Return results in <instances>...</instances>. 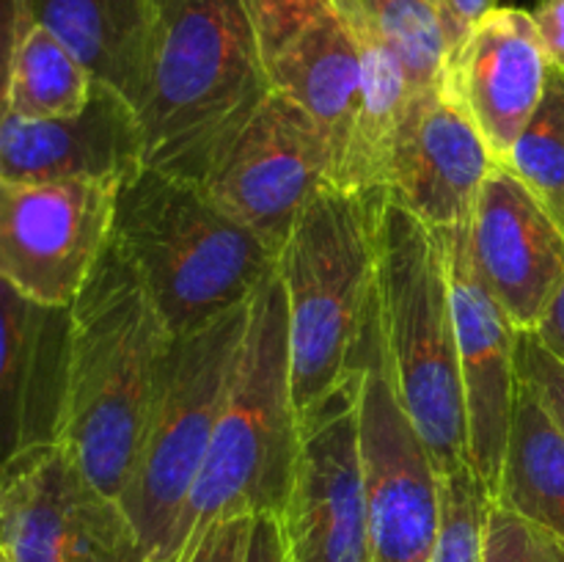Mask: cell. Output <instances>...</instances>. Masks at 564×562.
Returning a JSON list of instances; mask_svg holds the SVG:
<instances>
[{"label":"cell","mask_w":564,"mask_h":562,"mask_svg":"<svg viewBox=\"0 0 564 562\" xmlns=\"http://www.w3.org/2000/svg\"><path fill=\"white\" fill-rule=\"evenodd\" d=\"M149 80L138 119L143 165L202 185L273 91L246 0H147Z\"/></svg>","instance_id":"6da1fadb"},{"label":"cell","mask_w":564,"mask_h":562,"mask_svg":"<svg viewBox=\"0 0 564 562\" xmlns=\"http://www.w3.org/2000/svg\"><path fill=\"white\" fill-rule=\"evenodd\" d=\"M69 312L61 446L99 490L121 501L174 334L141 275L110 240Z\"/></svg>","instance_id":"7a4b0ae2"},{"label":"cell","mask_w":564,"mask_h":562,"mask_svg":"<svg viewBox=\"0 0 564 562\" xmlns=\"http://www.w3.org/2000/svg\"><path fill=\"white\" fill-rule=\"evenodd\" d=\"M110 242L141 275L171 334L251 301L279 264L204 185L141 165L116 191Z\"/></svg>","instance_id":"3957f363"},{"label":"cell","mask_w":564,"mask_h":562,"mask_svg":"<svg viewBox=\"0 0 564 562\" xmlns=\"http://www.w3.org/2000/svg\"><path fill=\"white\" fill-rule=\"evenodd\" d=\"M301 419L292 406L290 323L279 268L257 287L213 444L174 540V562L213 523L279 516L295 472Z\"/></svg>","instance_id":"277c9868"},{"label":"cell","mask_w":564,"mask_h":562,"mask_svg":"<svg viewBox=\"0 0 564 562\" xmlns=\"http://www.w3.org/2000/svg\"><path fill=\"white\" fill-rule=\"evenodd\" d=\"M386 191L328 185L306 204L279 253L290 323L297 419L358 369L378 279V213Z\"/></svg>","instance_id":"5b68a950"},{"label":"cell","mask_w":564,"mask_h":562,"mask_svg":"<svg viewBox=\"0 0 564 562\" xmlns=\"http://www.w3.org/2000/svg\"><path fill=\"white\" fill-rule=\"evenodd\" d=\"M375 295L397 395L438 472H452L468 463V433L446 251L391 191L380 198Z\"/></svg>","instance_id":"8992f818"},{"label":"cell","mask_w":564,"mask_h":562,"mask_svg":"<svg viewBox=\"0 0 564 562\" xmlns=\"http://www.w3.org/2000/svg\"><path fill=\"white\" fill-rule=\"evenodd\" d=\"M248 314L251 301L176 334L160 364L135 463L121 494L149 562H174L176 529L224 411Z\"/></svg>","instance_id":"52a82bcc"},{"label":"cell","mask_w":564,"mask_h":562,"mask_svg":"<svg viewBox=\"0 0 564 562\" xmlns=\"http://www.w3.org/2000/svg\"><path fill=\"white\" fill-rule=\"evenodd\" d=\"M358 383V452L375 562H430L441 523V472L408 417L386 356L378 295L367 325Z\"/></svg>","instance_id":"ba28073f"},{"label":"cell","mask_w":564,"mask_h":562,"mask_svg":"<svg viewBox=\"0 0 564 562\" xmlns=\"http://www.w3.org/2000/svg\"><path fill=\"white\" fill-rule=\"evenodd\" d=\"M361 367L301 419L279 527L292 562H375L358 452Z\"/></svg>","instance_id":"9c48e42d"},{"label":"cell","mask_w":564,"mask_h":562,"mask_svg":"<svg viewBox=\"0 0 564 562\" xmlns=\"http://www.w3.org/2000/svg\"><path fill=\"white\" fill-rule=\"evenodd\" d=\"M202 185L220 209L281 253L306 204L334 185V160L312 116L273 88Z\"/></svg>","instance_id":"30bf717a"},{"label":"cell","mask_w":564,"mask_h":562,"mask_svg":"<svg viewBox=\"0 0 564 562\" xmlns=\"http://www.w3.org/2000/svg\"><path fill=\"white\" fill-rule=\"evenodd\" d=\"M121 182L0 176V279L47 306H72L102 257Z\"/></svg>","instance_id":"8fae6325"},{"label":"cell","mask_w":564,"mask_h":562,"mask_svg":"<svg viewBox=\"0 0 564 562\" xmlns=\"http://www.w3.org/2000/svg\"><path fill=\"white\" fill-rule=\"evenodd\" d=\"M0 549L14 562H149L121 501L61 444L0 479Z\"/></svg>","instance_id":"7c38bea8"},{"label":"cell","mask_w":564,"mask_h":562,"mask_svg":"<svg viewBox=\"0 0 564 562\" xmlns=\"http://www.w3.org/2000/svg\"><path fill=\"white\" fill-rule=\"evenodd\" d=\"M449 268L460 350L463 400H466L468 463L496 499L510 441L518 389V334L505 309L474 270L468 226L438 235Z\"/></svg>","instance_id":"4fadbf2b"},{"label":"cell","mask_w":564,"mask_h":562,"mask_svg":"<svg viewBox=\"0 0 564 562\" xmlns=\"http://www.w3.org/2000/svg\"><path fill=\"white\" fill-rule=\"evenodd\" d=\"M69 306L0 279V479L61 444L69 386Z\"/></svg>","instance_id":"5bb4252c"},{"label":"cell","mask_w":564,"mask_h":562,"mask_svg":"<svg viewBox=\"0 0 564 562\" xmlns=\"http://www.w3.org/2000/svg\"><path fill=\"white\" fill-rule=\"evenodd\" d=\"M468 248L474 270L512 325L538 328L564 281V229L505 165H496L482 182Z\"/></svg>","instance_id":"9a60e30c"},{"label":"cell","mask_w":564,"mask_h":562,"mask_svg":"<svg viewBox=\"0 0 564 562\" xmlns=\"http://www.w3.org/2000/svg\"><path fill=\"white\" fill-rule=\"evenodd\" d=\"M496 165L482 132L444 83L413 99L391 158L389 191L435 235H446L471 224L482 182Z\"/></svg>","instance_id":"2e32d148"},{"label":"cell","mask_w":564,"mask_h":562,"mask_svg":"<svg viewBox=\"0 0 564 562\" xmlns=\"http://www.w3.org/2000/svg\"><path fill=\"white\" fill-rule=\"evenodd\" d=\"M551 72L532 11L496 6L449 55L444 83L501 163L538 114Z\"/></svg>","instance_id":"e0dca14e"},{"label":"cell","mask_w":564,"mask_h":562,"mask_svg":"<svg viewBox=\"0 0 564 562\" xmlns=\"http://www.w3.org/2000/svg\"><path fill=\"white\" fill-rule=\"evenodd\" d=\"M143 165L138 110L110 86L94 83L80 114L22 119L0 114V176L17 182H121Z\"/></svg>","instance_id":"ac0fdd59"},{"label":"cell","mask_w":564,"mask_h":562,"mask_svg":"<svg viewBox=\"0 0 564 562\" xmlns=\"http://www.w3.org/2000/svg\"><path fill=\"white\" fill-rule=\"evenodd\" d=\"M264 64L275 91L319 127L334 160V185L341 187L361 110V55L334 0L268 47Z\"/></svg>","instance_id":"d6986e66"},{"label":"cell","mask_w":564,"mask_h":562,"mask_svg":"<svg viewBox=\"0 0 564 562\" xmlns=\"http://www.w3.org/2000/svg\"><path fill=\"white\" fill-rule=\"evenodd\" d=\"M25 11L83 61L94 80L141 110L152 50L147 0H25Z\"/></svg>","instance_id":"ffe728a7"},{"label":"cell","mask_w":564,"mask_h":562,"mask_svg":"<svg viewBox=\"0 0 564 562\" xmlns=\"http://www.w3.org/2000/svg\"><path fill=\"white\" fill-rule=\"evenodd\" d=\"M494 501L564 540V435L523 383Z\"/></svg>","instance_id":"44dd1931"},{"label":"cell","mask_w":564,"mask_h":562,"mask_svg":"<svg viewBox=\"0 0 564 562\" xmlns=\"http://www.w3.org/2000/svg\"><path fill=\"white\" fill-rule=\"evenodd\" d=\"M94 75L55 33L28 17L11 66L6 110L22 119L80 114L94 94Z\"/></svg>","instance_id":"7402d4cb"},{"label":"cell","mask_w":564,"mask_h":562,"mask_svg":"<svg viewBox=\"0 0 564 562\" xmlns=\"http://www.w3.org/2000/svg\"><path fill=\"white\" fill-rule=\"evenodd\" d=\"M347 22L369 28L400 58L416 94L435 91L446 80L444 25L438 0H334Z\"/></svg>","instance_id":"603a6c76"},{"label":"cell","mask_w":564,"mask_h":562,"mask_svg":"<svg viewBox=\"0 0 564 562\" xmlns=\"http://www.w3.org/2000/svg\"><path fill=\"white\" fill-rule=\"evenodd\" d=\"M499 165L516 174L564 229V77L560 69L551 72L538 114Z\"/></svg>","instance_id":"cb8c5ba5"},{"label":"cell","mask_w":564,"mask_h":562,"mask_svg":"<svg viewBox=\"0 0 564 562\" xmlns=\"http://www.w3.org/2000/svg\"><path fill=\"white\" fill-rule=\"evenodd\" d=\"M494 496L471 463L441 474V523L430 562H485V529Z\"/></svg>","instance_id":"d4e9b609"},{"label":"cell","mask_w":564,"mask_h":562,"mask_svg":"<svg viewBox=\"0 0 564 562\" xmlns=\"http://www.w3.org/2000/svg\"><path fill=\"white\" fill-rule=\"evenodd\" d=\"M485 562H564V540L494 501L485 529Z\"/></svg>","instance_id":"484cf974"},{"label":"cell","mask_w":564,"mask_h":562,"mask_svg":"<svg viewBox=\"0 0 564 562\" xmlns=\"http://www.w3.org/2000/svg\"><path fill=\"white\" fill-rule=\"evenodd\" d=\"M518 378L538 397L564 435V364L529 331L518 334Z\"/></svg>","instance_id":"4316f807"},{"label":"cell","mask_w":564,"mask_h":562,"mask_svg":"<svg viewBox=\"0 0 564 562\" xmlns=\"http://www.w3.org/2000/svg\"><path fill=\"white\" fill-rule=\"evenodd\" d=\"M253 516L226 518V521L213 523L180 562H242L246 560L248 532H251Z\"/></svg>","instance_id":"83f0119b"},{"label":"cell","mask_w":564,"mask_h":562,"mask_svg":"<svg viewBox=\"0 0 564 562\" xmlns=\"http://www.w3.org/2000/svg\"><path fill=\"white\" fill-rule=\"evenodd\" d=\"M25 22H28L25 0H0V114L6 110L11 66H14L17 44H20Z\"/></svg>","instance_id":"f1b7e54d"},{"label":"cell","mask_w":564,"mask_h":562,"mask_svg":"<svg viewBox=\"0 0 564 562\" xmlns=\"http://www.w3.org/2000/svg\"><path fill=\"white\" fill-rule=\"evenodd\" d=\"M496 6H499V0H438L441 25H444L449 55L460 47V42L468 36V31H471L488 11H494ZM446 64H449V61H446Z\"/></svg>","instance_id":"f546056e"},{"label":"cell","mask_w":564,"mask_h":562,"mask_svg":"<svg viewBox=\"0 0 564 562\" xmlns=\"http://www.w3.org/2000/svg\"><path fill=\"white\" fill-rule=\"evenodd\" d=\"M242 562H292L284 534H281L279 518L270 516V512L253 516L251 532H248L246 560Z\"/></svg>","instance_id":"4dcf8cb0"},{"label":"cell","mask_w":564,"mask_h":562,"mask_svg":"<svg viewBox=\"0 0 564 562\" xmlns=\"http://www.w3.org/2000/svg\"><path fill=\"white\" fill-rule=\"evenodd\" d=\"M554 69L564 72V0H540L532 11Z\"/></svg>","instance_id":"1f68e13d"},{"label":"cell","mask_w":564,"mask_h":562,"mask_svg":"<svg viewBox=\"0 0 564 562\" xmlns=\"http://www.w3.org/2000/svg\"><path fill=\"white\" fill-rule=\"evenodd\" d=\"M529 334L538 336L545 345V350L564 364V281L560 284V290L554 292V298H551L549 309H545V314L540 317L538 328L529 331Z\"/></svg>","instance_id":"d6a6232c"},{"label":"cell","mask_w":564,"mask_h":562,"mask_svg":"<svg viewBox=\"0 0 564 562\" xmlns=\"http://www.w3.org/2000/svg\"><path fill=\"white\" fill-rule=\"evenodd\" d=\"M0 562H14V560H11V556H9V554H6V551H3V549H0Z\"/></svg>","instance_id":"836d02e7"},{"label":"cell","mask_w":564,"mask_h":562,"mask_svg":"<svg viewBox=\"0 0 564 562\" xmlns=\"http://www.w3.org/2000/svg\"><path fill=\"white\" fill-rule=\"evenodd\" d=\"M562 77H564V72H562Z\"/></svg>","instance_id":"e575fe53"}]
</instances>
